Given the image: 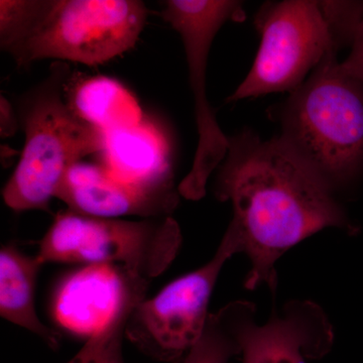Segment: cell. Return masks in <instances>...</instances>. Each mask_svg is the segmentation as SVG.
<instances>
[{"label":"cell","mask_w":363,"mask_h":363,"mask_svg":"<svg viewBox=\"0 0 363 363\" xmlns=\"http://www.w3.org/2000/svg\"><path fill=\"white\" fill-rule=\"evenodd\" d=\"M214 195L233 205L228 228L240 238L250 271L245 288L264 284L276 292V264L289 250L325 228L359 233L335 193L301 164L278 138L262 140L243 128L228 136Z\"/></svg>","instance_id":"obj_1"},{"label":"cell","mask_w":363,"mask_h":363,"mask_svg":"<svg viewBox=\"0 0 363 363\" xmlns=\"http://www.w3.org/2000/svg\"><path fill=\"white\" fill-rule=\"evenodd\" d=\"M329 52L285 101L269 109L279 143L337 194L363 175V84Z\"/></svg>","instance_id":"obj_2"},{"label":"cell","mask_w":363,"mask_h":363,"mask_svg":"<svg viewBox=\"0 0 363 363\" xmlns=\"http://www.w3.org/2000/svg\"><path fill=\"white\" fill-rule=\"evenodd\" d=\"M65 70L57 68L20 105L25 145L2 191L14 211H49L64 177L85 157L100 154L105 131L81 119L67 97Z\"/></svg>","instance_id":"obj_3"},{"label":"cell","mask_w":363,"mask_h":363,"mask_svg":"<svg viewBox=\"0 0 363 363\" xmlns=\"http://www.w3.org/2000/svg\"><path fill=\"white\" fill-rule=\"evenodd\" d=\"M147 16L140 0H42L30 32L9 54L18 66L45 59L100 65L135 47Z\"/></svg>","instance_id":"obj_4"},{"label":"cell","mask_w":363,"mask_h":363,"mask_svg":"<svg viewBox=\"0 0 363 363\" xmlns=\"http://www.w3.org/2000/svg\"><path fill=\"white\" fill-rule=\"evenodd\" d=\"M182 240L180 226L172 216L126 220L68 209L55 216L37 257L43 264H116L150 281L171 266Z\"/></svg>","instance_id":"obj_5"},{"label":"cell","mask_w":363,"mask_h":363,"mask_svg":"<svg viewBox=\"0 0 363 363\" xmlns=\"http://www.w3.org/2000/svg\"><path fill=\"white\" fill-rule=\"evenodd\" d=\"M260 35L247 77L227 98L238 102L300 87L329 52H337L318 0L267 1L255 16Z\"/></svg>","instance_id":"obj_6"},{"label":"cell","mask_w":363,"mask_h":363,"mask_svg":"<svg viewBox=\"0 0 363 363\" xmlns=\"http://www.w3.org/2000/svg\"><path fill=\"white\" fill-rule=\"evenodd\" d=\"M162 20L180 35L187 60L189 85L194 98L198 143L192 168L178 185L179 194L192 201L202 199L215 169L229 147L207 98V66L212 43L228 21H243V4L235 0H168Z\"/></svg>","instance_id":"obj_7"},{"label":"cell","mask_w":363,"mask_h":363,"mask_svg":"<svg viewBox=\"0 0 363 363\" xmlns=\"http://www.w3.org/2000/svg\"><path fill=\"white\" fill-rule=\"evenodd\" d=\"M242 252L240 238L227 228L211 259L200 269L171 281L133 308L125 336L145 354L175 362L198 342L204 332L215 284L227 260Z\"/></svg>","instance_id":"obj_8"},{"label":"cell","mask_w":363,"mask_h":363,"mask_svg":"<svg viewBox=\"0 0 363 363\" xmlns=\"http://www.w3.org/2000/svg\"><path fill=\"white\" fill-rule=\"evenodd\" d=\"M174 179L128 182L112 175L104 164L79 162L64 177L56 198L69 210L100 218L171 216L179 204Z\"/></svg>","instance_id":"obj_9"},{"label":"cell","mask_w":363,"mask_h":363,"mask_svg":"<svg viewBox=\"0 0 363 363\" xmlns=\"http://www.w3.org/2000/svg\"><path fill=\"white\" fill-rule=\"evenodd\" d=\"M149 283L116 264H88L60 283L52 314L60 326L87 340L145 300Z\"/></svg>","instance_id":"obj_10"},{"label":"cell","mask_w":363,"mask_h":363,"mask_svg":"<svg viewBox=\"0 0 363 363\" xmlns=\"http://www.w3.org/2000/svg\"><path fill=\"white\" fill-rule=\"evenodd\" d=\"M330 322L311 301L286 303L269 321L247 325L241 336L242 363H307L324 357L333 344Z\"/></svg>","instance_id":"obj_11"},{"label":"cell","mask_w":363,"mask_h":363,"mask_svg":"<svg viewBox=\"0 0 363 363\" xmlns=\"http://www.w3.org/2000/svg\"><path fill=\"white\" fill-rule=\"evenodd\" d=\"M100 155L101 164L121 180L174 179L169 136L147 116L136 125L106 131Z\"/></svg>","instance_id":"obj_12"},{"label":"cell","mask_w":363,"mask_h":363,"mask_svg":"<svg viewBox=\"0 0 363 363\" xmlns=\"http://www.w3.org/2000/svg\"><path fill=\"white\" fill-rule=\"evenodd\" d=\"M37 255L30 257L14 245L0 250V315L6 321L32 332L50 347L59 346V334L43 323L35 309V285L40 267Z\"/></svg>","instance_id":"obj_13"},{"label":"cell","mask_w":363,"mask_h":363,"mask_svg":"<svg viewBox=\"0 0 363 363\" xmlns=\"http://www.w3.org/2000/svg\"><path fill=\"white\" fill-rule=\"evenodd\" d=\"M67 97L76 114L105 131L130 128L145 118L133 93L113 78L91 76L67 83Z\"/></svg>","instance_id":"obj_14"},{"label":"cell","mask_w":363,"mask_h":363,"mask_svg":"<svg viewBox=\"0 0 363 363\" xmlns=\"http://www.w3.org/2000/svg\"><path fill=\"white\" fill-rule=\"evenodd\" d=\"M255 307L247 301L229 303L210 314L201 337L191 348L185 363H227L241 351V336L255 320Z\"/></svg>","instance_id":"obj_15"},{"label":"cell","mask_w":363,"mask_h":363,"mask_svg":"<svg viewBox=\"0 0 363 363\" xmlns=\"http://www.w3.org/2000/svg\"><path fill=\"white\" fill-rule=\"evenodd\" d=\"M135 307L124 310L101 331L87 339L77 354L67 363H123V340L128 317Z\"/></svg>","instance_id":"obj_16"},{"label":"cell","mask_w":363,"mask_h":363,"mask_svg":"<svg viewBox=\"0 0 363 363\" xmlns=\"http://www.w3.org/2000/svg\"><path fill=\"white\" fill-rule=\"evenodd\" d=\"M318 6L335 49L351 48L363 21V1L318 0Z\"/></svg>","instance_id":"obj_17"},{"label":"cell","mask_w":363,"mask_h":363,"mask_svg":"<svg viewBox=\"0 0 363 363\" xmlns=\"http://www.w3.org/2000/svg\"><path fill=\"white\" fill-rule=\"evenodd\" d=\"M340 69L344 74L363 84V21L351 45L350 55L340 62Z\"/></svg>","instance_id":"obj_18"},{"label":"cell","mask_w":363,"mask_h":363,"mask_svg":"<svg viewBox=\"0 0 363 363\" xmlns=\"http://www.w3.org/2000/svg\"><path fill=\"white\" fill-rule=\"evenodd\" d=\"M0 133L2 138H9L16 133L18 128V114L14 112L13 105L6 99L4 95L0 98Z\"/></svg>","instance_id":"obj_19"}]
</instances>
